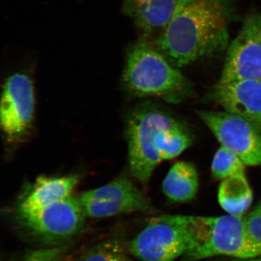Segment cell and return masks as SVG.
I'll return each mask as SVG.
<instances>
[{
  "label": "cell",
  "instance_id": "obj_3",
  "mask_svg": "<svg viewBox=\"0 0 261 261\" xmlns=\"http://www.w3.org/2000/svg\"><path fill=\"white\" fill-rule=\"evenodd\" d=\"M187 240L181 261H196L216 255L254 258L261 255V244L254 241L242 216L203 217L174 215Z\"/></svg>",
  "mask_w": 261,
  "mask_h": 261
},
{
  "label": "cell",
  "instance_id": "obj_2",
  "mask_svg": "<svg viewBox=\"0 0 261 261\" xmlns=\"http://www.w3.org/2000/svg\"><path fill=\"white\" fill-rule=\"evenodd\" d=\"M126 136L130 173L143 185L160 163L177 157L191 145L181 123L151 104L130 113Z\"/></svg>",
  "mask_w": 261,
  "mask_h": 261
},
{
  "label": "cell",
  "instance_id": "obj_8",
  "mask_svg": "<svg viewBox=\"0 0 261 261\" xmlns=\"http://www.w3.org/2000/svg\"><path fill=\"white\" fill-rule=\"evenodd\" d=\"M198 116L220 143L246 166H261V130L243 117L226 112L199 111Z\"/></svg>",
  "mask_w": 261,
  "mask_h": 261
},
{
  "label": "cell",
  "instance_id": "obj_15",
  "mask_svg": "<svg viewBox=\"0 0 261 261\" xmlns=\"http://www.w3.org/2000/svg\"><path fill=\"white\" fill-rule=\"evenodd\" d=\"M252 199L251 187L245 173L225 178L220 185L218 200L229 215L243 216L251 205Z\"/></svg>",
  "mask_w": 261,
  "mask_h": 261
},
{
  "label": "cell",
  "instance_id": "obj_11",
  "mask_svg": "<svg viewBox=\"0 0 261 261\" xmlns=\"http://www.w3.org/2000/svg\"><path fill=\"white\" fill-rule=\"evenodd\" d=\"M214 95L225 111L243 117L261 130V80L219 83Z\"/></svg>",
  "mask_w": 261,
  "mask_h": 261
},
{
  "label": "cell",
  "instance_id": "obj_1",
  "mask_svg": "<svg viewBox=\"0 0 261 261\" xmlns=\"http://www.w3.org/2000/svg\"><path fill=\"white\" fill-rule=\"evenodd\" d=\"M227 0H179L156 49L182 68L227 46Z\"/></svg>",
  "mask_w": 261,
  "mask_h": 261
},
{
  "label": "cell",
  "instance_id": "obj_12",
  "mask_svg": "<svg viewBox=\"0 0 261 261\" xmlns=\"http://www.w3.org/2000/svg\"><path fill=\"white\" fill-rule=\"evenodd\" d=\"M80 181L78 175L41 176L19 198L16 212H34L48 205L68 198Z\"/></svg>",
  "mask_w": 261,
  "mask_h": 261
},
{
  "label": "cell",
  "instance_id": "obj_17",
  "mask_svg": "<svg viewBox=\"0 0 261 261\" xmlns=\"http://www.w3.org/2000/svg\"><path fill=\"white\" fill-rule=\"evenodd\" d=\"M128 246L116 240L97 244L81 261H135L130 256Z\"/></svg>",
  "mask_w": 261,
  "mask_h": 261
},
{
  "label": "cell",
  "instance_id": "obj_21",
  "mask_svg": "<svg viewBox=\"0 0 261 261\" xmlns=\"http://www.w3.org/2000/svg\"><path fill=\"white\" fill-rule=\"evenodd\" d=\"M0 261H3V255H2L1 252H0Z\"/></svg>",
  "mask_w": 261,
  "mask_h": 261
},
{
  "label": "cell",
  "instance_id": "obj_9",
  "mask_svg": "<svg viewBox=\"0 0 261 261\" xmlns=\"http://www.w3.org/2000/svg\"><path fill=\"white\" fill-rule=\"evenodd\" d=\"M128 249L142 261H175L186 252L187 240L174 216H160L150 219Z\"/></svg>",
  "mask_w": 261,
  "mask_h": 261
},
{
  "label": "cell",
  "instance_id": "obj_4",
  "mask_svg": "<svg viewBox=\"0 0 261 261\" xmlns=\"http://www.w3.org/2000/svg\"><path fill=\"white\" fill-rule=\"evenodd\" d=\"M123 79L129 92L137 97L167 101H176L186 87L184 75L145 37L128 51Z\"/></svg>",
  "mask_w": 261,
  "mask_h": 261
},
{
  "label": "cell",
  "instance_id": "obj_7",
  "mask_svg": "<svg viewBox=\"0 0 261 261\" xmlns=\"http://www.w3.org/2000/svg\"><path fill=\"white\" fill-rule=\"evenodd\" d=\"M78 200L86 217H112L132 213L154 212L143 192L127 176H121L108 185L81 194Z\"/></svg>",
  "mask_w": 261,
  "mask_h": 261
},
{
  "label": "cell",
  "instance_id": "obj_20",
  "mask_svg": "<svg viewBox=\"0 0 261 261\" xmlns=\"http://www.w3.org/2000/svg\"><path fill=\"white\" fill-rule=\"evenodd\" d=\"M244 261H261V255L254 257V258L247 259V260H244Z\"/></svg>",
  "mask_w": 261,
  "mask_h": 261
},
{
  "label": "cell",
  "instance_id": "obj_6",
  "mask_svg": "<svg viewBox=\"0 0 261 261\" xmlns=\"http://www.w3.org/2000/svg\"><path fill=\"white\" fill-rule=\"evenodd\" d=\"M35 111L32 78L23 71L7 77L0 97V132L8 145H18L28 137Z\"/></svg>",
  "mask_w": 261,
  "mask_h": 261
},
{
  "label": "cell",
  "instance_id": "obj_13",
  "mask_svg": "<svg viewBox=\"0 0 261 261\" xmlns=\"http://www.w3.org/2000/svg\"><path fill=\"white\" fill-rule=\"evenodd\" d=\"M179 0H124L123 10L133 19L145 38L162 32Z\"/></svg>",
  "mask_w": 261,
  "mask_h": 261
},
{
  "label": "cell",
  "instance_id": "obj_5",
  "mask_svg": "<svg viewBox=\"0 0 261 261\" xmlns=\"http://www.w3.org/2000/svg\"><path fill=\"white\" fill-rule=\"evenodd\" d=\"M85 218L78 197L71 195L34 212L15 213V220L27 236L58 246L82 232Z\"/></svg>",
  "mask_w": 261,
  "mask_h": 261
},
{
  "label": "cell",
  "instance_id": "obj_10",
  "mask_svg": "<svg viewBox=\"0 0 261 261\" xmlns=\"http://www.w3.org/2000/svg\"><path fill=\"white\" fill-rule=\"evenodd\" d=\"M261 80V13L249 15L228 48L219 83Z\"/></svg>",
  "mask_w": 261,
  "mask_h": 261
},
{
  "label": "cell",
  "instance_id": "obj_14",
  "mask_svg": "<svg viewBox=\"0 0 261 261\" xmlns=\"http://www.w3.org/2000/svg\"><path fill=\"white\" fill-rule=\"evenodd\" d=\"M199 187L198 173L188 162L175 163L163 182V192L169 200L176 202L192 200Z\"/></svg>",
  "mask_w": 261,
  "mask_h": 261
},
{
  "label": "cell",
  "instance_id": "obj_19",
  "mask_svg": "<svg viewBox=\"0 0 261 261\" xmlns=\"http://www.w3.org/2000/svg\"><path fill=\"white\" fill-rule=\"evenodd\" d=\"M244 219L250 238L256 243L261 244V204Z\"/></svg>",
  "mask_w": 261,
  "mask_h": 261
},
{
  "label": "cell",
  "instance_id": "obj_18",
  "mask_svg": "<svg viewBox=\"0 0 261 261\" xmlns=\"http://www.w3.org/2000/svg\"><path fill=\"white\" fill-rule=\"evenodd\" d=\"M69 246L58 245L28 250L14 255L8 261H70Z\"/></svg>",
  "mask_w": 261,
  "mask_h": 261
},
{
  "label": "cell",
  "instance_id": "obj_16",
  "mask_svg": "<svg viewBox=\"0 0 261 261\" xmlns=\"http://www.w3.org/2000/svg\"><path fill=\"white\" fill-rule=\"evenodd\" d=\"M245 166L238 154L221 146L214 155L211 171L214 178L224 180L235 175L243 174Z\"/></svg>",
  "mask_w": 261,
  "mask_h": 261
}]
</instances>
